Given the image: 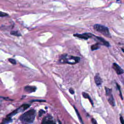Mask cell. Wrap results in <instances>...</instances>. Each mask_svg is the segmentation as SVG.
I'll use <instances>...</instances> for the list:
<instances>
[{"instance_id":"9","label":"cell","mask_w":124,"mask_h":124,"mask_svg":"<svg viewBox=\"0 0 124 124\" xmlns=\"http://www.w3.org/2000/svg\"><path fill=\"white\" fill-rule=\"evenodd\" d=\"M96 38L100 41V44L106 46H110V45L109 44V43L108 42H107V41H106L104 38H102V37H98V36H95Z\"/></svg>"},{"instance_id":"16","label":"cell","mask_w":124,"mask_h":124,"mask_svg":"<svg viewBox=\"0 0 124 124\" xmlns=\"http://www.w3.org/2000/svg\"><path fill=\"white\" fill-rule=\"evenodd\" d=\"M105 91H106V95L107 96H109L111 94V92H112V90L111 89H109L108 87H105Z\"/></svg>"},{"instance_id":"20","label":"cell","mask_w":124,"mask_h":124,"mask_svg":"<svg viewBox=\"0 0 124 124\" xmlns=\"http://www.w3.org/2000/svg\"><path fill=\"white\" fill-rule=\"evenodd\" d=\"M9 61L12 64H16V61L15 60L13 59H8Z\"/></svg>"},{"instance_id":"21","label":"cell","mask_w":124,"mask_h":124,"mask_svg":"<svg viewBox=\"0 0 124 124\" xmlns=\"http://www.w3.org/2000/svg\"><path fill=\"white\" fill-rule=\"evenodd\" d=\"M45 113V111L43 110V109H40L39 111V116L41 117L43 114H44Z\"/></svg>"},{"instance_id":"12","label":"cell","mask_w":124,"mask_h":124,"mask_svg":"<svg viewBox=\"0 0 124 124\" xmlns=\"http://www.w3.org/2000/svg\"><path fill=\"white\" fill-rule=\"evenodd\" d=\"M108 103L112 106H115V102H114V99L113 98V97L112 94L109 96V97L108 98Z\"/></svg>"},{"instance_id":"25","label":"cell","mask_w":124,"mask_h":124,"mask_svg":"<svg viewBox=\"0 0 124 124\" xmlns=\"http://www.w3.org/2000/svg\"><path fill=\"white\" fill-rule=\"evenodd\" d=\"M122 51H123L124 52V49L123 48H122Z\"/></svg>"},{"instance_id":"23","label":"cell","mask_w":124,"mask_h":124,"mask_svg":"<svg viewBox=\"0 0 124 124\" xmlns=\"http://www.w3.org/2000/svg\"><path fill=\"white\" fill-rule=\"evenodd\" d=\"M91 121H92V123L93 124H97L96 121L94 118H92L91 119Z\"/></svg>"},{"instance_id":"17","label":"cell","mask_w":124,"mask_h":124,"mask_svg":"<svg viewBox=\"0 0 124 124\" xmlns=\"http://www.w3.org/2000/svg\"><path fill=\"white\" fill-rule=\"evenodd\" d=\"M11 34L14 35V36H19L21 35V34L20 33V32H18L17 31H12L10 32Z\"/></svg>"},{"instance_id":"14","label":"cell","mask_w":124,"mask_h":124,"mask_svg":"<svg viewBox=\"0 0 124 124\" xmlns=\"http://www.w3.org/2000/svg\"><path fill=\"white\" fill-rule=\"evenodd\" d=\"M74 108H75V111H76V113H77V116H78V119H79L80 122L81 123V124H84V122H83V121H82V118H81V116H80V114H79V112H78V109H77V108H76V107H74Z\"/></svg>"},{"instance_id":"4","label":"cell","mask_w":124,"mask_h":124,"mask_svg":"<svg viewBox=\"0 0 124 124\" xmlns=\"http://www.w3.org/2000/svg\"><path fill=\"white\" fill-rule=\"evenodd\" d=\"M30 107V105L29 104H23L22 105H21L19 108H17L16 109L14 110L13 111L11 112L10 113H9L8 115H7V117H12V116H13L14 115H15V114L18 113V112H23L25 110H26V109H27L28 108H29Z\"/></svg>"},{"instance_id":"2","label":"cell","mask_w":124,"mask_h":124,"mask_svg":"<svg viewBox=\"0 0 124 124\" xmlns=\"http://www.w3.org/2000/svg\"><path fill=\"white\" fill-rule=\"evenodd\" d=\"M79 61V57L65 54L61 56V59H60V62L61 63H68L70 64H75L78 62Z\"/></svg>"},{"instance_id":"11","label":"cell","mask_w":124,"mask_h":124,"mask_svg":"<svg viewBox=\"0 0 124 124\" xmlns=\"http://www.w3.org/2000/svg\"><path fill=\"white\" fill-rule=\"evenodd\" d=\"M12 122V119L11 117H7L3 119L2 121V122L0 123V124H8L11 122Z\"/></svg>"},{"instance_id":"18","label":"cell","mask_w":124,"mask_h":124,"mask_svg":"<svg viewBox=\"0 0 124 124\" xmlns=\"http://www.w3.org/2000/svg\"><path fill=\"white\" fill-rule=\"evenodd\" d=\"M116 85H117V88H118V90H119V92H120V97H121V99L123 100V95H122V92H121V90H120V85H119V84H118L117 83H116Z\"/></svg>"},{"instance_id":"15","label":"cell","mask_w":124,"mask_h":124,"mask_svg":"<svg viewBox=\"0 0 124 124\" xmlns=\"http://www.w3.org/2000/svg\"><path fill=\"white\" fill-rule=\"evenodd\" d=\"M82 95H83V96L84 98L88 99L89 100V101H90V102L91 103L92 105H93V102L92 99L90 98V96H89V95L88 94H87V93H86L85 92H82Z\"/></svg>"},{"instance_id":"1","label":"cell","mask_w":124,"mask_h":124,"mask_svg":"<svg viewBox=\"0 0 124 124\" xmlns=\"http://www.w3.org/2000/svg\"><path fill=\"white\" fill-rule=\"evenodd\" d=\"M35 116V110L34 109H31L21 115L19 120L23 124H31L33 123Z\"/></svg>"},{"instance_id":"19","label":"cell","mask_w":124,"mask_h":124,"mask_svg":"<svg viewBox=\"0 0 124 124\" xmlns=\"http://www.w3.org/2000/svg\"><path fill=\"white\" fill-rule=\"evenodd\" d=\"M8 16L7 14L0 11V17H4V16Z\"/></svg>"},{"instance_id":"24","label":"cell","mask_w":124,"mask_h":124,"mask_svg":"<svg viewBox=\"0 0 124 124\" xmlns=\"http://www.w3.org/2000/svg\"><path fill=\"white\" fill-rule=\"evenodd\" d=\"M69 92L71 93V94H74V91L73 90V89L72 88H70L69 89Z\"/></svg>"},{"instance_id":"6","label":"cell","mask_w":124,"mask_h":124,"mask_svg":"<svg viewBox=\"0 0 124 124\" xmlns=\"http://www.w3.org/2000/svg\"><path fill=\"white\" fill-rule=\"evenodd\" d=\"M93 35L90 33H84L83 34H75L74 36L81 39H83L85 40L88 39L89 38L92 37V36Z\"/></svg>"},{"instance_id":"5","label":"cell","mask_w":124,"mask_h":124,"mask_svg":"<svg viewBox=\"0 0 124 124\" xmlns=\"http://www.w3.org/2000/svg\"><path fill=\"white\" fill-rule=\"evenodd\" d=\"M41 124H56V122L51 116L48 115L43 118Z\"/></svg>"},{"instance_id":"7","label":"cell","mask_w":124,"mask_h":124,"mask_svg":"<svg viewBox=\"0 0 124 124\" xmlns=\"http://www.w3.org/2000/svg\"><path fill=\"white\" fill-rule=\"evenodd\" d=\"M112 68L114 69V70L116 71V73L118 75H121L124 73V71L123 69L121 68V67L117 64L116 63L114 62L112 64Z\"/></svg>"},{"instance_id":"22","label":"cell","mask_w":124,"mask_h":124,"mask_svg":"<svg viewBox=\"0 0 124 124\" xmlns=\"http://www.w3.org/2000/svg\"><path fill=\"white\" fill-rule=\"evenodd\" d=\"M120 120L121 124H124V120L122 116H121L120 117Z\"/></svg>"},{"instance_id":"10","label":"cell","mask_w":124,"mask_h":124,"mask_svg":"<svg viewBox=\"0 0 124 124\" xmlns=\"http://www.w3.org/2000/svg\"><path fill=\"white\" fill-rule=\"evenodd\" d=\"M94 81H95V84L97 86L100 85L102 84V79H101V78L99 76V75L98 74H97L95 76V77L94 78Z\"/></svg>"},{"instance_id":"3","label":"cell","mask_w":124,"mask_h":124,"mask_svg":"<svg viewBox=\"0 0 124 124\" xmlns=\"http://www.w3.org/2000/svg\"><path fill=\"white\" fill-rule=\"evenodd\" d=\"M93 29L95 31L101 33L106 36L108 37H110L111 36L108 28L103 25L100 24H95L93 26Z\"/></svg>"},{"instance_id":"13","label":"cell","mask_w":124,"mask_h":124,"mask_svg":"<svg viewBox=\"0 0 124 124\" xmlns=\"http://www.w3.org/2000/svg\"><path fill=\"white\" fill-rule=\"evenodd\" d=\"M100 44H101L100 43H97L96 44H94L93 45L91 46V48L92 50H97V49H99V47H100V46L101 45Z\"/></svg>"},{"instance_id":"8","label":"cell","mask_w":124,"mask_h":124,"mask_svg":"<svg viewBox=\"0 0 124 124\" xmlns=\"http://www.w3.org/2000/svg\"><path fill=\"white\" fill-rule=\"evenodd\" d=\"M36 90V87L33 86H26L24 87V90L25 91L31 93L34 92Z\"/></svg>"}]
</instances>
